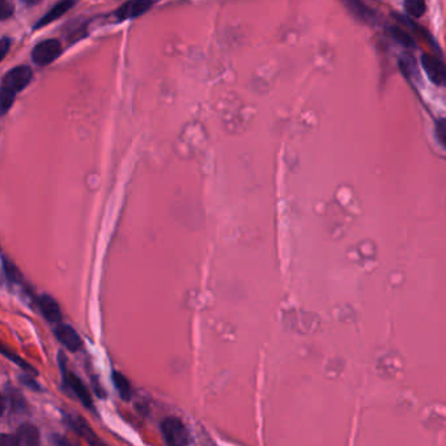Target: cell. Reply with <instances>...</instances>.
Masks as SVG:
<instances>
[{"label":"cell","mask_w":446,"mask_h":446,"mask_svg":"<svg viewBox=\"0 0 446 446\" xmlns=\"http://www.w3.org/2000/svg\"><path fill=\"white\" fill-rule=\"evenodd\" d=\"M62 54V43L58 40H45L37 43L32 50L33 63L45 67L53 62Z\"/></svg>","instance_id":"3957f363"},{"label":"cell","mask_w":446,"mask_h":446,"mask_svg":"<svg viewBox=\"0 0 446 446\" xmlns=\"http://www.w3.org/2000/svg\"><path fill=\"white\" fill-rule=\"evenodd\" d=\"M1 269H3V275L9 284H15V286L24 284L23 274L15 266V263L7 258V255L1 256Z\"/></svg>","instance_id":"7c38bea8"},{"label":"cell","mask_w":446,"mask_h":446,"mask_svg":"<svg viewBox=\"0 0 446 446\" xmlns=\"http://www.w3.org/2000/svg\"><path fill=\"white\" fill-rule=\"evenodd\" d=\"M14 14V6L9 0H1V20H7Z\"/></svg>","instance_id":"44dd1931"},{"label":"cell","mask_w":446,"mask_h":446,"mask_svg":"<svg viewBox=\"0 0 446 446\" xmlns=\"http://www.w3.org/2000/svg\"><path fill=\"white\" fill-rule=\"evenodd\" d=\"M66 422L68 424V427L71 428L75 433H78L80 437L85 438L89 444L92 445H98V444H103L98 438H97L96 433L93 430H90V427L88 425V422L80 418L78 415H66Z\"/></svg>","instance_id":"ba28073f"},{"label":"cell","mask_w":446,"mask_h":446,"mask_svg":"<svg viewBox=\"0 0 446 446\" xmlns=\"http://www.w3.org/2000/svg\"><path fill=\"white\" fill-rule=\"evenodd\" d=\"M0 445L1 446H19V442H17V438L15 435H12V436H9V435H3L1 437H0Z\"/></svg>","instance_id":"7402d4cb"},{"label":"cell","mask_w":446,"mask_h":446,"mask_svg":"<svg viewBox=\"0 0 446 446\" xmlns=\"http://www.w3.org/2000/svg\"><path fill=\"white\" fill-rule=\"evenodd\" d=\"M21 1H24L28 6H32V4H37L40 0H21Z\"/></svg>","instance_id":"d4e9b609"},{"label":"cell","mask_w":446,"mask_h":446,"mask_svg":"<svg viewBox=\"0 0 446 446\" xmlns=\"http://www.w3.org/2000/svg\"><path fill=\"white\" fill-rule=\"evenodd\" d=\"M388 32L390 34L391 38L397 41V42H399L402 46H405V48H415L414 40H413V37H411L408 33L403 32L402 29L395 28V26L389 28V31H388Z\"/></svg>","instance_id":"5bb4252c"},{"label":"cell","mask_w":446,"mask_h":446,"mask_svg":"<svg viewBox=\"0 0 446 446\" xmlns=\"http://www.w3.org/2000/svg\"><path fill=\"white\" fill-rule=\"evenodd\" d=\"M37 306L41 311V314L48 319V322H61L62 321V309L59 306V304L56 303V299H53L51 296L41 295L36 300Z\"/></svg>","instance_id":"9c48e42d"},{"label":"cell","mask_w":446,"mask_h":446,"mask_svg":"<svg viewBox=\"0 0 446 446\" xmlns=\"http://www.w3.org/2000/svg\"><path fill=\"white\" fill-rule=\"evenodd\" d=\"M7 394L9 395H4V397L9 399V403L11 405V407L14 410H16V411H23L25 408V402L23 397L15 389H11Z\"/></svg>","instance_id":"ac0fdd59"},{"label":"cell","mask_w":446,"mask_h":446,"mask_svg":"<svg viewBox=\"0 0 446 446\" xmlns=\"http://www.w3.org/2000/svg\"><path fill=\"white\" fill-rule=\"evenodd\" d=\"M1 352H3V355H4L7 359L11 360V361H14V363L16 364L17 367L21 368L23 370H25V372L36 373V369H34L31 364H28V363H26L23 358H20L19 355L14 353L12 351L7 350L6 347H3V348H1Z\"/></svg>","instance_id":"2e32d148"},{"label":"cell","mask_w":446,"mask_h":446,"mask_svg":"<svg viewBox=\"0 0 446 446\" xmlns=\"http://www.w3.org/2000/svg\"><path fill=\"white\" fill-rule=\"evenodd\" d=\"M33 72L28 66H17L9 70L1 79V88H7L9 90L19 93L31 83Z\"/></svg>","instance_id":"277c9868"},{"label":"cell","mask_w":446,"mask_h":446,"mask_svg":"<svg viewBox=\"0 0 446 446\" xmlns=\"http://www.w3.org/2000/svg\"><path fill=\"white\" fill-rule=\"evenodd\" d=\"M20 381H21V383H24L26 388H29L31 390L41 391L40 385L33 378L31 373H24V375H20Z\"/></svg>","instance_id":"ffe728a7"},{"label":"cell","mask_w":446,"mask_h":446,"mask_svg":"<svg viewBox=\"0 0 446 446\" xmlns=\"http://www.w3.org/2000/svg\"><path fill=\"white\" fill-rule=\"evenodd\" d=\"M73 6H75V0H61L59 3H56L53 9L48 11L45 16L37 21V24L34 25V29H40V28L54 23L56 20L63 16L64 14H67V11H70Z\"/></svg>","instance_id":"30bf717a"},{"label":"cell","mask_w":446,"mask_h":446,"mask_svg":"<svg viewBox=\"0 0 446 446\" xmlns=\"http://www.w3.org/2000/svg\"><path fill=\"white\" fill-rule=\"evenodd\" d=\"M436 136L440 144L446 150V120H438L436 122Z\"/></svg>","instance_id":"d6986e66"},{"label":"cell","mask_w":446,"mask_h":446,"mask_svg":"<svg viewBox=\"0 0 446 446\" xmlns=\"http://www.w3.org/2000/svg\"><path fill=\"white\" fill-rule=\"evenodd\" d=\"M422 66L432 83L441 87L446 85V64L440 61L437 56L424 54L422 56Z\"/></svg>","instance_id":"5b68a950"},{"label":"cell","mask_w":446,"mask_h":446,"mask_svg":"<svg viewBox=\"0 0 446 446\" xmlns=\"http://www.w3.org/2000/svg\"><path fill=\"white\" fill-rule=\"evenodd\" d=\"M54 334H56V339L62 343L67 350L71 352H79L83 348V341L80 335L70 325H64V323L58 325L54 330Z\"/></svg>","instance_id":"52a82bcc"},{"label":"cell","mask_w":446,"mask_h":446,"mask_svg":"<svg viewBox=\"0 0 446 446\" xmlns=\"http://www.w3.org/2000/svg\"><path fill=\"white\" fill-rule=\"evenodd\" d=\"M11 46V42H9L7 37H3L1 38V58H4L6 54L9 53V48Z\"/></svg>","instance_id":"603a6c76"},{"label":"cell","mask_w":446,"mask_h":446,"mask_svg":"<svg viewBox=\"0 0 446 446\" xmlns=\"http://www.w3.org/2000/svg\"><path fill=\"white\" fill-rule=\"evenodd\" d=\"M54 444H58V445H71V442H70V441H67V440L63 437H59L58 440H54Z\"/></svg>","instance_id":"cb8c5ba5"},{"label":"cell","mask_w":446,"mask_h":446,"mask_svg":"<svg viewBox=\"0 0 446 446\" xmlns=\"http://www.w3.org/2000/svg\"><path fill=\"white\" fill-rule=\"evenodd\" d=\"M66 360L67 359H66L63 353H61L59 355V365H61V370H62V378H63L66 389L71 391L72 394L79 399L83 406L87 407L88 410H90V411H93L95 408H93V400L90 397V393L79 377L67 369Z\"/></svg>","instance_id":"6da1fadb"},{"label":"cell","mask_w":446,"mask_h":446,"mask_svg":"<svg viewBox=\"0 0 446 446\" xmlns=\"http://www.w3.org/2000/svg\"><path fill=\"white\" fill-rule=\"evenodd\" d=\"M112 380L114 388L120 393V398L128 400L133 397V388L130 381L120 372H113Z\"/></svg>","instance_id":"4fadbf2b"},{"label":"cell","mask_w":446,"mask_h":446,"mask_svg":"<svg viewBox=\"0 0 446 446\" xmlns=\"http://www.w3.org/2000/svg\"><path fill=\"white\" fill-rule=\"evenodd\" d=\"M405 9H406L407 14L411 17L415 19H419L425 14V1L424 0H406L405 1Z\"/></svg>","instance_id":"9a60e30c"},{"label":"cell","mask_w":446,"mask_h":446,"mask_svg":"<svg viewBox=\"0 0 446 446\" xmlns=\"http://www.w3.org/2000/svg\"><path fill=\"white\" fill-rule=\"evenodd\" d=\"M15 97H16L15 92L9 90L7 88H1V90H0V106H1L3 114H6L12 108V105L15 103Z\"/></svg>","instance_id":"e0dca14e"},{"label":"cell","mask_w":446,"mask_h":446,"mask_svg":"<svg viewBox=\"0 0 446 446\" xmlns=\"http://www.w3.org/2000/svg\"><path fill=\"white\" fill-rule=\"evenodd\" d=\"M160 430L167 445L186 446L190 444L189 430L184 422L175 416L165 418L160 424Z\"/></svg>","instance_id":"7a4b0ae2"},{"label":"cell","mask_w":446,"mask_h":446,"mask_svg":"<svg viewBox=\"0 0 446 446\" xmlns=\"http://www.w3.org/2000/svg\"><path fill=\"white\" fill-rule=\"evenodd\" d=\"M15 436L17 438L19 446H34L40 444V432L36 425L25 422L17 428Z\"/></svg>","instance_id":"8fae6325"},{"label":"cell","mask_w":446,"mask_h":446,"mask_svg":"<svg viewBox=\"0 0 446 446\" xmlns=\"http://www.w3.org/2000/svg\"><path fill=\"white\" fill-rule=\"evenodd\" d=\"M152 0H128L115 11V17L123 21L142 16L152 7Z\"/></svg>","instance_id":"8992f818"}]
</instances>
